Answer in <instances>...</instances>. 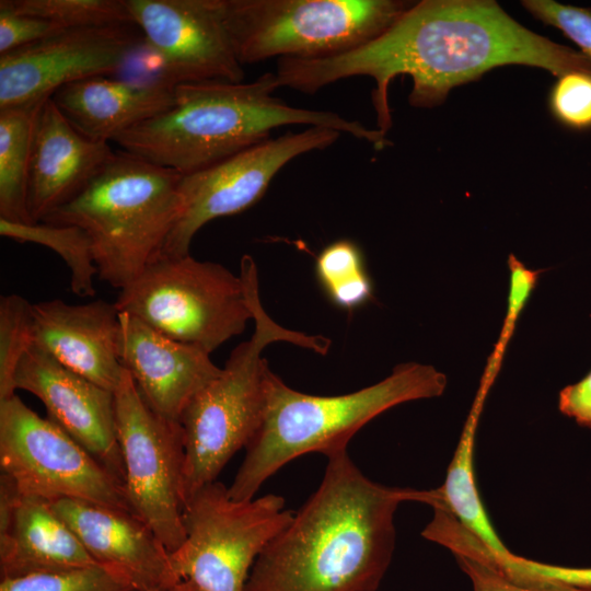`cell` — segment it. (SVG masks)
<instances>
[{"instance_id": "cell-21", "label": "cell", "mask_w": 591, "mask_h": 591, "mask_svg": "<svg viewBox=\"0 0 591 591\" xmlns=\"http://www.w3.org/2000/svg\"><path fill=\"white\" fill-rule=\"evenodd\" d=\"M175 88L141 86L97 76L61 86L51 100L79 132L109 142L171 108L175 104Z\"/></svg>"}, {"instance_id": "cell-12", "label": "cell", "mask_w": 591, "mask_h": 591, "mask_svg": "<svg viewBox=\"0 0 591 591\" xmlns=\"http://www.w3.org/2000/svg\"><path fill=\"white\" fill-rule=\"evenodd\" d=\"M339 136L340 132L323 127L288 131L212 165L182 174L178 215L160 257L188 255L193 237L205 224L250 208L291 160L326 149Z\"/></svg>"}, {"instance_id": "cell-4", "label": "cell", "mask_w": 591, "mask_h": 591, "mask_svg": "<svg viewBox=\"0 0 591 591\" xmlns=\"http://www.w3.org/2000/svg\"><path fill=\"white\" fill-rule=\"evenodd\" d=\"M445 387L442 372L409 362L396 366L370 386L320 396L291 389L268 369L263 421L228 487L230 497L255 498L263 484L292 460L314 452L327 457L347 451L354 434L378 415L406 402L440 396Z\"/></svg>"}, {"instance_id": "cell-6", "label": "cell", "mask_w": 591, "mask_h": 591, "mask_svg": "<svg viewBox=\"0 0 591 591\" xmlns=\"http://www.w3.org/2000/svg\"><path fill=\"white\" fill-rule=\"evenodd\" d=\"M240 277L255 324L252 337L237 345L218 376L204 386L185 408L179 424L184 436V502L213 483L230 459L247 448L263 421L266 403V346L286 341L326 355L331 340L291 331L276 323L259 298L257 268L250 255L241 259Z\"/></svg>"}, {"instance_id": "cell-18", "label": "cell", "mask_w": 591, "mask_h": 591, "mask_svg": "<svg viewBox=\"0 0 591 591\" xmlns=\"http://www.w3.org/2000/svg\"><path fill=\"white\" fill-rule=\"evenodd\" d=\"M108 142L79 132L51 97L37 109L31 143L27 208L33 222L77 197L112 159Z\"/></svg>"}, {"instance_id": "cell-28", "label": "cell", "mask_w": 591, "mask_h": 591, "mask_svg": "<svg viewBox=\"0 0 591 591\" xmlns=\"http://www.w3.org/2000/svg\"><path fill=\"white\" fill-rule=\"evenodd\" d=\"M32 303L18 294L0 298V402L15 395V371L34 344Z\"/></svg>"}, {"instance_id": "cell-31", "label": "cell", "mask_w": 591, "mask_h": 591, "mask_svg": "<svg viewBox=\"0 0 591 591\" xmlns=\"http://www.w3.org/2000/svg\"><path fill=\"white\" fill-rule=\"evenodd\" d=\"M548 105L565 127L577 131L591 129V73L573 71L558 77Z\"/></svg>"}, {"instance_id": "cell-1", "label": "cell", "mask_w": 591, "mask_h": 591, "mask_svg": "<svg viewBox=\"0 0 591 591\" xmlns=\"http://www.w3.org/2000/svg\"><path fill=\"white\" fill-rule=\"evenodd\" d=\"M507 65L545 69L560 77L591 73L581 51L528 30L491 0H422L413 3L385 32L349 51L320 58H280L279 88L313 94L336 81L366 76L375 82L376 128L392 127L390 83L409 76L415 107L431 108L459 85Z\"/></svg>"}, {"instance_id": "cell-11", "label": "cell", "mask_w": 591, "mask_h": 591, "mask_svg": "<svg viewBox=\"0 0 591 591\" xmlns=\"http://www.w3.org/2000/svg\"><path fill=\"white\" fill-rule=\"evenodd\" d=\"M114 396L128 506L172 553L185 540L182 426L153 412L125 369Z\"/></svg>"}, {"instance_id": "cell-35", "label": "cell", "mask_w": 591, "mask_h": 591, "mask_svg": "<svg viewBox=\"0 0 591 591\" xmlns=\"http://www.w3.org/2000/svg\"><path fill=\"white\" fill-rule=\"evenodd\" d=\"M66 28L39 18L0 8V55L31 45Z\"/></svg>"}, {"instance_id": "cell-24", "label": "cell", "mask_w": 591, "mask_h": 591, "mask_svg": "<svg viewBox=\"0 0 591 591\" xmlns=\"http://www.w3.org/2000/svg\"><path fill=\"white\" fill-rule=\"evenodd\" d=\"M0 234L21 243H36L54 250L70 269L72 292L79 297L95 294L97 268L89 236L81 228L46 222L20 223L0 218Z\"/></svg>"}, {"instance_id": "cell-10", "label": "cell", "mask_w": 591, "mask_h": 591, "mask_svg": "<svg viewBox=\"0 0 591 591\" xmlns=\"http://www.w3.org/2000/svg\"><path fill=\"white\" fill-rule=\"evenodd\" d=\"M0 467L23 496L78 499L130 510L123 483L15 394L0 402Z\"/></svg>"}, {"instance_id": "cell-30", "label": "cell", "mask_w": 591, "mask_h": 591, "mask_svg": "<svg viewBox=\"0 0 591 591\" xmlns=\"http://www.w3.org/2000/svg\"><path fill=\"white\" fill-rule=\"evenodd\" d=\"M509 289L507 312L495 348L488 358L485 373L497 378L507 346L514 333L518 320L533 294L542 273L541 269H530L513 254L508 258Z\"/></svg>"}, {"instance_id": "cell-33", "label": "cell", "mask_w": 591, "mask_h": 591, "mask_svg": "<svg viewBox=\"0 0 591 591\" xmlns=\"http://www.w3.org/2000/svg\"><path fill=\"white\" fill-rule=\"evenodd\" d=\"M108 77L141 86H176L162 55L143 34Z\"/></svg>"}, {"instance_id": "cell-20", "label": "cell", "mask_w": 591, "mask_h": 591, "mask_svg": "<svg viewBox=\"0 0 591 591\" xmlns=\"http://www.w3.org/2000/svg\"><path fill=\"white\" fill-rule=\"evenodd\" d=\"M96 565L49 501L0 475V576L15 579Z\"/></svg>"}, {"instance_id": "cell-29", "label": "cell", "mask_w": 591, "mask_h": 591, "mask_svg": "<svg viewBox=\"0 0 591 591\" xmlns=\"http://www.w3.org/2000/svg\"><path fill=\"white\" fill-rule=\"evenodd\" d=\"M0 591H137L96 564L88 567L2 579Z\"/></svg>"}, {"instance_id": "cell-22", "label": "cell", "mask_w": 591, "mask_h": 591, "mask_svg": "<svg viewBox=\"0 0 591 591\" xmlns=\"http://www.w3.org/2000/svg\"><path fill=\"white\" fill-rule=\"evenodd\" d=\"M493 384L494 382L482 376L444 483L438 490L442 500L441 505L462 526L484 543L502 570L515 554L505 546L493 526L478 491L474 468L476 431Z\"/></svg>"}, {"instance_id": "cell-32", "label": "cell", "mask_w": 591, "mask_h": 591, "mask_svg": "<svg viewBox=\"0 0 591 591\" xmlns=\"http://www.w3.org/2000/svg\"><path fill=\"white\" fill-rule=\"evenodd\" d=\"M522 5L535 19L558 28L591 60V9L553 0H524Z\"/></svg>"}, {"instance_id": "cell-7", "label": "cell", "mask_w": 591, "mask_h": 591, "mask_svg": "<svg viewBox=\"0 0 591 591\" xmlns=\"http://www.w3.org/2000/svg\"><path fill=\"white\" fill-rule=\"evenodd\" d=\"M239 61L320 58L374 39L413 4L399 0H222Z\"/></svg>"}, {"instance_id": "cell-3", "label": "cell", "mask_w": 591, "mask_h": 591, "mask_svg": "<svg viewBox=\"0 0 591 591\" xmlns=\"http://www.w3.org/2000/svg\"><path fill=\"white\" fill-rule=\"evenodd\" d=\"M275 72L252 82L205 81L178 84L175 104L114 139L121 150L187 174L270 139L289 126L323 127L348 134L382 150L392 144L378 128L336 113L294 107L275 95Z\"/></svg>"}, {"instance_id": "cell-16", "label": "cell", "mask_w": 591, "mask_h": 591, "mask_svg": "<svg viewBox=\"0 0 591 591\" xmlns=\"http://www.w3.org/2000/svg\"><path fill=\"white\" fill-rule=\"evenodd\" d=\"M50 505L94 561L137 591H153L181 580L170 552L131 511L78 499Z\"/></svg>"}, {"instance_id": "cell-27", "label": "cell", "mask_w": 591, "mask_h": 591, "mask_svg": "<svg viewBox=\"0 0 591 591\" xmlns=\"http://www.w3.org/2000/svg\"><path fill=\"white\" fill-rule=\"evenodd\" d=\"M0 8L66 30L134 23L124 0H1Z\"/></svg>"}, {"instance_id": "cell-9", "label": "cell", "mask_w": 591, "mask_h": 591, "mask_svg": "<svg viewBox=\"0 0 591 591\" xmlns=\"http://www.w3.org/2000/svg\"><path fill=\"white\" fill-rule=\"evenodd\" d=\"M285 505L275 494L235 500L217 480L198 489L184 502L185 540L170 553L178 579L201 591H244L256 559L293 517Z\"/></svg>"}, {"instance_id": "cell-2", "label": "cell", "mask_w": 591, "mask_h": 591, "mask_svg": "<svg viewBox=\"0 0 591 591\" xmlns=\"http://www.w3.org/2000/svg\"><path fill=\"white\" fill-rule=\"evenodd\" d=\"M418 489L368 478L347 451L256 559L244 591H376L395 548L394 515Z\"/></svg>"}, {"instance_id": "cell-34", "label": "cell", "mask_w": 591, "mask_h": 591, "mask_svg": "<svg viewBox=\"0 0 591 591\" xmlns=\"http://www.w3.org/2000/svg\"><path fill=\"white\" fill-rule=\"evenodd\" d=\"M510 579L525 587H551L554 584L591 588V568L556 566L521 556L509 564Z\"/></svg>"}, {"instance_id": "cell-14", "label": "cell", "mask_w": 591, "mask_h": 591, "mask_svg": "<svg viewBox=\"0 0 591 591\" xmlns=\"http://www.w3.org/2000/svg\"><path fill=\"white\" fill-rule=\"evenodd\" d=\"M134 23L162 55L176 85L242 82L222 0H124Z\"/></svg>"}, {"instance_id": "cell-37", "label": "cell", "mask_w": 591, "mask_h": 591, "mask_svg": "<svg viewBox=\"0 0 591 591\" xmlns=\"http://www.w3.org/2000/svg\"><path fill=\"white\" fill-rule=\"evenodd\" d=\"M153 591H201L197 586H195L193 582L188 580H179L175 582L174 584H171L165 588H161Z\"/></svg>"}, {"instance_id": "cell-17", "label": "cell", "mask_w": 591, "mask_h": 591, "mask_svg": "<svg viewBox=\"0 0 591 591\" xmlns=\"http://www.w3.org/2000/svg\"><path fill=\"white\" fill-rule=\"evenodd\" d=\"M119 360L141 397L160 416L179 422L193 397L221 369L208 352L171 339L119 312Z\"/></svg>"}, {"instance_id": "cell-5", "label": "cell", "mask_w": 591, "mask_h": 591, "mask_svg": "<svg viewBox=\"0 0 591 591\" xmlns=\"http://www.w3.org/2000/svg\"><path fill=\"white\" fill-rule=\"evenodd\" d=\"M182 174L115 151L88 186L43 221L81 228L97 277L123 290L161 256L179 210Z\"/></svg>"}, {"instance_id": "cell-36", "label": "cell", "mask_w": 591, "mask_h": 591, "mask_svg": "<svg viewBox=\"0 0 591 591\" xmlns=\"http://www.w3.org/2000/svg\"><path fill=\"white\" fill-rule=\"evenodd\" d=\"M558 408L578 425L591 428V370L581 380L559 392Z\"/></svg>"}, {"instance_id": "cell-26", "label": "cell", "mask_w": 591, "mask_h": 591, "mask_svg": "<svg viewBox=\"0 0 591 591\" xmlns=\"http://www.w3.org/2000/svg\"><path fill=\"white\" fill-rule=\"evenodd\" d=\"M315 271L328 299L340 309L355 310L373 297L362 252L350 240H338L324 247L316 258Z\"/></svg>"}, {"instance_id": "cell-19", "label": "cell", "mask_w": 591, "mask_h": 591, "mask_svg": "<svg viewBox=\"0 0 591 591\" xmlns=\"http://www.w3.org/2000/svg\"><path fill=\"white\" fill-rule=\"evenodd\" d=\"M31 313L35 345L70 370L115 392L124 372L115 302L69 304L55 299L33 303Z\"/></svg>"}, {"instance_id": "cell-15", "label": "cell", "mask_w": 591, "mask_h": 591, "mask_svg": "<svg viewBox=\"0 0 591 591\" xmlns=\"http://www.w3.org/2000/svg\"><path fill=\"white\" fill-rule=\"evenodd\" d=\"M14 386L15 390L35 395L44 404L47 418L88 450L124 485L114 392L65 367L35 344L19 362Z\"/></svg>"}, {"instance_id": "cell-8", "label": "cell", "mask_w": 591, "mask_h": 591, "mask_svg": "<svg viewBox=\"0 0 591 591\" xmlns=\"http://www.w3.org/2000/svg\"><path fill=\"white\" fill-rule=\"evenodd\" d=\"M115 304L160 334L208 354L253 320L240 275L190 254L159 257L120 290Z\"/></svg>"}, {"instance_id": "cell-25", "label": "cell", "mask_w": 591, "mask_h": 591, "mask_svg": "<svg viewBox=\"0 0 591 591\" xmlns=\"http://www.w3.org/2000/svg\"><path fill=\"white\" fill-rule=\"evenodd\" d=\"M432 541L454 554L460 568L471 580L473 591H591V588L563 584L534 588L514 583L499 569L484 543L454 519L440 523L432 533Z\"/></svg>"}, {"instance_id": "cell-13", "label": "cell", "mask_w": 591, "mask_h": 591, "mask_svg": "<svg viewBox=\"0 0 591 591\" xmlns=\"http://www.w3.org/2000/svg\"><path fill=\"white\" fill-rule=\"evenodd\" d=\"M141 36L135 23L67 28L0 55V109L38 104L66 84L112 76Z\"/></svg>"}, {"instance_id": "cell-23", "label": "cell", "mask_w": 591, "mask_h": 591, "mask_svg": "<svg viewBox=\"0 0 591 591\" xmlns=\"http://www.w3.org/2000/svg\"><path fill=\"white\" fill-rule=\"evenodd\" d=\"M40 103L0 109V218L12 222H33L27 187L33 126Z\"/></svg>"}]
</instances>
